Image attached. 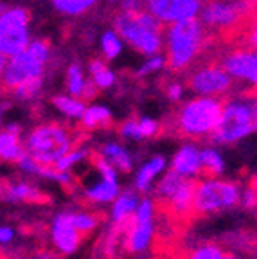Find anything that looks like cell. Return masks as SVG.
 Instances as JSON below:
<instances>
[{
    "mask_svg": "<svg viewBox=\"0 0 257 259\" xmlns=\"http://www.w3.org/2000/svg\"><path fill=\"white\" fill-rule=\"evenodd\" d=\"M99 157L106 158L108 162H112L113 166L117 169L121 171V173H130L133 167V155L126 150L124 146L119 144V142H105V144H101L96 151Z\"/></svg>",
    "mask_w": 257,
    "mask_h": 259,
    "instance_id": "44dd1931",
    "label": "cell"
},
{
    "mask_svg": "<svg viewBox=\"0 0 257 259\" xmlns=\"http://www.w3.org/2000/svg\"><path fill=\"white\" fill-rule=\"evenodd\" d=\"M139 124H141L144 139L155 137V135H158V132H160V124L151 117H139Z\"/></svg>",
    "mask_w": 257,
    "mask_h": 259,
    "instance_id": "74e56055",
    "label": "cell"
},
{
    "mask_svg": "<svg viewBox=\"0 0 257 259\" xmlns=\"http://www.w3.org/2000/svg\"><path fill=\"white\" fill-rule=\"evenodd\" d=\"M250 81H252V85H257V51H255V54H253V70H252Z\"/></svg>",
    "mask_w": 257,
    "mask_h": 259,
    "instance_id": "b9f144b4",
    "label": "cell"
},
{
    "mask_svg": "<svg viewBox=\"0 0 257 259\" xmlns=\"http://www.w3.org/2000/svg\"><path fill=\"white\" fill-rule=\"evenodd\" d=\"M9 259H20V257H9Z\"/></svg>",
    "mask_w": 257,
    "mask_h": 259,
    "instance_id": "7dc6e473",
    "label": "cell"
},
{
    "mask_svg": "<svg viewBox=\"0 0 257 259\" xmlns=\"http://www.w3.org/2000/svg\"><path fill=\"white\" fill-rule=\"evenodd\" d=\"M246 187H250V189L253 191V194L257 196V173H253L252 177H250V180H248V186ZM255 212H257V209H255Z\"/></svg>",
    "mask_w": 257,
    "mask_h": 259,
    "instance_id": "60d3db41",
    "label": "cell"
},
{
    "mask_svg": "<svg viewBox=\"0 0 257 259\" xmlns=\"http://www.w3.org/2000/svg\"><path fill=\"white\" fill-rule=\"evenodd\" d=\"M184 89H185V87L182 85L180 81H175V79L165 81V85H164L165 96H167L169 99H171V101H175V103L182 101V96H184Z\"/></svg>",
    "mask_w": 257,
    "mask_h": 259,
    "instance_id": "8d00e7d4",
    "label": "cell"
},
{
    "mask_svg": "<svg viewBox=\"0 0 257 259\" xmlns=\"http://www.w3.org/2000/svg\"><path fill=\"white\" fill-rule=\"evenodd\" d=\"M2 113H4V106L0 105V124H2Z\"/></svg>",
    "mask_w": 257,
    "mask_h": 259,
    "instance_id": "f6af8a7d",
    "label": "cell"
},
{
    "mask_svg": "<svg viewBox=\"0 0 257 259\" xmlns=\"http://www.w3.org/2000/svg\"><path fill=\"white\" fill-rule=\"evenodd\" d=\"M185 76V87L198 96H230L234 92V77L218 60V45L210 47Z\"/></svg>",
    "mask_w": 257,
    "mask_h": 259,
    "instance_id": "52a82bcc",
    "label": "cell"
},
{
    "mask_svg": "<svg viewBox=\"0 0 257 259\" xmlns=\"http://www.w3.org/2000/svg\"><path fill=\"white\" fill-rule=\"evenodd\" d=\"M38 259H53V255L47 254V252H44V254H40V257H38Z\"/></svg>",
    "mask_w": 257,
    "mask_h": 259,
    "instance_id": "ee69618b",
    "label": "cell"
},
{
    "mask_svg": "<svg viewBox=\"0 0 257 259\" xmlns=\"http://www.w3.org/2000/svg\"><path fill=\"white\" fill-rule=\"evenodd\" d=\"M89 72H90V79L94 81V85L99 90H108L113 87L115 83V72L106 65L105 60H92L89 63Z\"/></svg>",
    "mask_w": 257,
    "mask_h": 259,
    "instance_id": "484cf974",
    "label": "cell"
},
{
    "mask_svg": "<svg viewBox=\"0 0 257 259\" xmlns=\"http://www.w3.org/2000/svg\"><path fill=\"white\" fill-rule=\"evenodd\" d=\"M0 160H2V158H0Z\"/></svg>",
    "mask_w": 257,
    "mask_h": 259,
    "instance_id": "c3c4849f",
    "label": "cell"
},
{
    "mask_svg": "<svg viewBox=\"0 0 257 259\" xmlns=\"http://www.w3.org/2000/svg\"><path fill=\"white\" fill-rule=\"evenodd\" d=\"M164 67H165V56H162V54H153V56H148V61H144L142 67H139L137 76L139 77L151 76V74H157L158 70H162Z\"/></svg>",
    "mask_w": 257,
    "mask_h": 259,
    "instance_id": "836d02e7",
    "label": "cell"
},
{
    "mask_svg": "<svg viewBox=\"0 0 257 259\" xmlns=\"http://www.w3.org/2000/svg\"><path fill=\"white\" fill-rule=\"evenodd\" d=\"M227 96H198L177 110L173 132L189 141L210 139L220 124Z\"/></svg>",
    "mask_w": 257,
    "mask_h": 259,
    "instance_id": "3957f363",
    "label": "cell"
},
{
    "mask_svg": "<svg viewBox=\"0 0 257 259\" xmlns=\"http://www.w3.org/2000/svg\"><path fill=\"white\" fill-rule=\"evenodd\" d=\"M51 41L44 38L31 40V44L15 56L8 58L4 76L0 81V90L13 92L20 85L32 79L45 77L49 60H51Z\"/></svg>",
    "mask_w": 257,
    "mask_h": 259,
    "instance_id": "8992f818",
    "label": "cell"
},
{
    "mask_svg": "<svg viewBox=\"0 0 257 259\" xmlns=\"http://www.w3.org/2000/svg\"><path fill=\"white\" fill-rule=\"evenodd\" d=\"M201 166H203V177H220L225 169V162L218 150L203 148L201 150Z\"/></svg>",
    "mask_w": 257,
    "mask_h": 259,
    "instance_id": "83f0119b",
    "label": "cell"
},
{
    "mask_svg": "<svg viewBox=\"0 0 257 259\" xmlns=\"http://www.w3.org/2000/svg\"><path fill=\"white\" fill-rule=\"evenodd\" d=\"M65 89L70 96L79 97L83 101H90L97 96V87L90 77L84 76V70L79 63H70L65 72Z\"/></svg>",
    "mask_w": 257,
    "mask_h": 259,
    "instance_id": "9a60e30c",
    "label": "cell"
},
{
    "mask_svg": "<svg viewBox=\"0 0 257 259\" xmlns=\"http://www.w3.org/2000/svg\"><path fill=\"white\" fill-rule=\"evenodd\" d=\"M241 187L237 182L218 177H201L194 187V216H210L234 209L241 203Z\"/></svg>",
    "mask_w": 257,
    "mask_h": 259,
    "instance_id": "ba28073f",
    "label": "cell"
},
{
    "mask_svg": "<svg viewBox=\"0 0 257 259\" xmlns=\"http://www.w3.org/2000/svg\"><path fill=\"white\" fill-rule=\"evenodd\" d=\"M31 13L24 8H6L0 13V53L11 58L31 44Z\"/></svg>",
    "mask_w": 257,
    "mask_h": 259,
    "instance_id": "9c48e42d",
    "label": "cell"
},
{
    "mask_svg": "<svg viewBox=\"0 0 257 259\" xmlns=\"http://www.w3.org/2000/svg\"><path fill=\"white\" fill-rule=\"evenodd\" d=\"M53 106L56 110H60L67 119H72V121H79L83 117L84 110H87V101L79 99V97H74L70 94L67 96H54Z\"/></svg>",
    "mask_w": 257,
    "mask_h": 259,
    "instance_id": "cb8c5ba5",
    "label": "cell"
},
{
    "mask_svg": "<svg viewBox=\"0 0 257 259\" xmlns=\"http://www.w3.org/2000/svg\"><path fill=\"white\" fill-rule=\"evenodd\" d=\"M113 29L130 47L144 56L160 54L164 49L165 24H162L146 8L133 13L117 11L113 15Z\"/></svg>",
    "mask_w": 257,
    "mask_h": 259,
    "instance_id": "277c9868",
    "label": "cell"
},
{
    "mask_svg": "<svg viewBox=\"0 0 257 259\" xmlns=\"http://www.w3.org/2000/svg\"><path fill=\"white\" fill-rule=\"evenodd\" d=\"M194 187H196V180L185 178L184 184L164 203V207L171 212V216H175L177 220L194 218Z\"/></svg>",
    "mask_w": 257,
    "mask_h": 259,
    "instance_id": "5bb4252c",
    "label": "cell"
},
{
    "mask_svg": "<svg viewBox=\"0 0 257 259\" xmlns=\"http://www.w3.org/2000/svg\"><path fill=\"white\" fill-rule=\"evenodd\" d=\"M257 132V85L227 96L220 124L210 141L214 144H234Z\"/></svg>",
    "mask_w": 257,
    "mask_h": 259,
    "instance_id": "7a4b0ae2",
    "label": "cell"
},
{
    "mask_svg": "<svg viewBox=\"0 0 257 259\" xmlns=\"http://www.w3.org/2000/svg\"><path fill=\"white\" fill-rule=\"evenodd\" d=\"M139 203H141L139 193H135V191H121L117 194V198L112 202V209H110V218H112L113 225H126L137 212Z\"/></svg>",
    "mask_w": 257,
    "mask_h": 259,
    "instance_id": "ac0fdd59",
    "label": "cell"
},
{
    "mask_svg": "<svg viewBox=\"0 0 257 259\" xmlns=\"http://www.w3.org/2000/svg\"><path fill=\"white\" fill-rule=\"evenodd\" d=\"M97 0H53V6L58 13L67 16H77L83 13L90 11Z\"/></svg>",
    "mask_w": 257,
    "mask_h": 259,
    "instance_id": "f1b7e54d",
    "label": "cell"
},
{
    "mask_svg": "<svg viewBox=\"0 0 257 259\" xmlns=\"http://www.w3.org/2000/svg\"><path fill=\"white\" fill-rule=\"evenodd\" d=\"M121 193V186L119 182L113 180H106V178H99L94 184L84 187V198L89 200L94 205H106L112 203L117 198V194Z\"/></svg>",
    "mask_w": 257,
    "mask_h": 259,
    "instance_id": "d6986e66",
    "label": "cell"
},
{
    "mask_svg": "<svg viewBox=\"0 0 257 259\" xmlns=\"http://www.w3.org/2000/svg\"><path fill=\"white\" fill-rule=\"evenodd\" d=\"M112 112L103 105H90L84 110L83 117L79 119L81 130L94 132V130H105L112 126Z\"/></svg>",
    "mask_w": 257,
    "mask_h": 259,
    "instance_id": "7402d4cb",
    "label": "cell"
},
{
    "mask_svg": "<svg viewBox=\"0 0 257 259\" xmlns=\"http://www.w3.org/2000/svg\"><path fill=\"white\" fill-rule=\"evenodd\" d=\"M41 87H44V77L27 81V83H24V85H20L18 89L13 90V94H15L18 99H22V101H31V99H34V97L40 94Z\"/></svg>",
    "mask_w": 257,
    "mask_h": 259,
    "instance_id": "d6a6232c",
    "label": "cell"
},
{
    "mask_svg": "<svg viewBox=\"0 0 257 259\" xmlns=\"http://www.w3.org/2000/svg\"><path fill=\"white\" fill-rule=\"evenodd\" d=\"M119 134H121L122 139H128V141H142L144 139L141 124H139V119H126L119 126Z\"/></svg>",
    "mask_w": 257,
    "mask_h": 259,
    "instance_id": "e575fe53",
    "label": "cell"
},
{
    "mask_svg": "<svg viewBox=\"0 0 257 259\" xmlns=\"http://www.w3.org/2000/svg\"><path fill=\"white\" fill-rule=\"evenodd\" d=\"M92 162H94V167H96L97 175H99L101 178H106V180H113V182H119V173H121V171L117 169V167L113 166L112 162H108L106 158L99 157L97 153L92 155Z\"/></svg>",
    "mask_w": 257,
    "mask_h": 259,
    "instance_id": "1f68e13d",
    "label": "cell"
},
{
    "mask_svg": "<svg viewBox=\"0 0 257 259\" xmlns=\"http://www.w3.org/2000/svg\"><path fill=\"white\" fill-rule=\"evenodd\" d=\"M0 194L6 202H27V203H36L44 202L45 196L36 186H32L29 182H15V184H6Z\"/></svg>",
    "mask_w": 257,
    "mask_h": 259,
    "instance_id": "ffe728a7",
    "label": "cell"
},
{
    "mask_svg": "<svg viewBox=\"0 0 257 259\" xmlns=\"http://www.w3.org/2000/svg\"><path fill=\"white\" fill-rule=\"evenodd\" d=\"M70 216H72L74 227L83 236L94 232L99 225V216L90 212V210H74V212H70Z\"/></svg>",
    "mask_w": 257,
    "mask_h": 259,
    "instance_id": "4dcf8cb0",
    "label": "cell"
},
{
    "mask_svg": "<svg viewBox=\"0 0 257 259\" xmlns=\"http://www.w3.org/2000/svg\"><path fill=\"white\" fill-rule=\"evenodd\" d=\"M6 63H8V58L4 54L0 53V81H2V76H4V69H6Z\"/></svg>",
    "mask_w": 257,
    "mask_h": 259,
    "instance_id": "7bdbcfd3",
    "label": "cell"
},
{
    "mask_svg": "<svg viewBox=\"0 0 257 259\" xmlns=\"http://www.w3.org/2000/svg\"><path fill=\"white\" fill-rule=\"evenodd\" d=\"M15 239V231L11 227L2 225L0 227V245H9V243Z\"/></svg>",
    "mask_w": 257,
    "mask_h": 259,
    "instance_id": "ab89813d",
    "label": "cell"
},
{
    "mask_svg": "<svg viewBox=\"0 0 257 259\" xmlns=\"http://www.w3.org/2000/svg\"><path fill=\"white\" fill-rule=\"evenodd\" d=\"M90 151L87 150V148H83V146H74L72 150L67 151V153L63 155V157L60 158V160L54 164V167H56L58 171H72L76 166H79L81 162H84L87 158L90 157Z\"/></svg>",
    "mask_w": 257,
    "mask_h": 259,
    "instance_id": "f546056e",
    "label": "cell"
},
{
    "mask_svg": "<svg viewBox=\"0 0 257 259\" xmlns=\"http://www.w3.org/2000/svg\"><path fill=\"white\" fill-rule=\"evenodd\" d=\"M77 135L61 122H41L34 126L24 141L25 153L44 166H54L67 151L76 146Z\"/></svg>",
    "mask_w": 257,
    "mask_h": 259,
    "instance_id": "5b68a950",
    "label": "cell"
},
{
    "mask_svg": "<svg viewBox=\"0 0 257 259\" xmlns=\"http://www.w3.org/2000/svg\"><path fill=\"white\" fill-rule=\"evenodd\" d=\"M122 47H124V40L119 36V32L115 29L103 32V36H101V53H103L105 60L113 61L115 58H119V54L122 53Z\"/></svg>",
    "mask_w": 257,
    "mask_h": 259,
    "instance_id": "4316f807",
    "label": "cell"
},
{
    "mask_svg": "<svg viewBox=\"0 0 257 259\" xmlns=\"http://www.w3.org/2000/svg\"><path fill=\"white\" fill-rule=\"evenodd\" d=\"M144 8L167 25L196 18L203 8V0H144Z\"/></svg>",
    "mask_w": 257,
    "mask_h": 259,
    "instance_id": "8fae6325",
    "label": "cell"
},
{
    "mask_svg": "<svg viewBox=\"0 0 257 259\" xmlns=\"http://www.w3.org/2000/svg\"><path fill=\"white\" fill-rule=\"evenodd\" d=\"M165 166H167V160L162 155H155V157L148 158L135 173V180H133L135 191H139V193L151 191L155 180H158L165 171Z\"/></svg>",
    "mask_w": 257,
    "mask_h": 259,
    "instance_id": "2e32d148",
    "label": "cell"
},
{
    "mask_svg": "<svg viewBox=\"0 0 257 259\" xmlns=\"http://www.w3.org/2000/svg\"><path fill=\"white\" fill-rule=\"evenodd\" d=\"M49 234H51L53 247L63 255H70L77 252L81 245V238H83V234L74 227L70 210H65V212L54 216Z\"/></svg>",
    "mask_w": 257,
    "mask_h": 259,
    "instance_id": "7c38bea8",
    "label": "cell"
},
{
    "mask_svg": "<svg viewBox=\"0 0 257 259\" xmlns=\"http://www.w3.org/2000/svg\"><path fill=\"white\" fill-rule=\"evenodd\" d=\"M227 259H236V257H234V255H232V254H230V255H229V257H227Z\"/></svg>",
    "mask_w": 257,
    "mask_h": 259,
    "instance_id": "bcb514c9",
    "label": "cell"
},
{
    "mask_svg": "<svg viewBox=\"0 0 257 259\" xmlns=\"http://www.w3.org/2000/svg\"><path fill=\"white\" fill-rule=\"evenodd\" d=\"M171 169L178 175L191 180H198L203 177V166H201V150L194 142H185L180 150L171 158Z\"/></svg>",
    "mask_w": 257,
    "mask_h": 259,
    "instance_id": "4fadbf2b",
    "label": "cell"
},
{
    "mask_svg": "<svg viewBox=\"0 0 257 259\" xmlns=\"http://www.w3.org/2000/svg\"><path fill=\"white\" fill-rule=\"evenodd\" d=\"M144 9V0H121L119 2V11H141Z\"/></svg>",
    "mask_w": 257,
    "mask_h": 259,
    "instance_id": "f35d334b",
    "label": "cell"
},
{
    "mask_svg": "<svg viewBox=\"0 0 257 259\" xmlns=\"http://www.w3.org/2000/svg\"><path fill=\"white\" fill-rule=\"evenodd\" d=\"M22 132L18 124H9L0 130V158L6 162H18L25 153V146L22 141Z\"/></svg>",
    "mask_w": 257,
    "mask_h": 259,
    "instance_id": "e0dca14e",
    "label": "cell"
},
{
    "mask_svg": "<svg viewBox=\"0 0 257 259\" xmlns=\"http://www.w3.org/2000/svg\"><path fill=\"white\" fill-rule=\"evenodd\" d=\"M18 164V167H20L24 173L27 175H36V177H40V171H41V166L44 164H40L38 160H34V158L31 157L29 153H24L20 157V160L16 162Z\"/></svg>",
    "mask_w": 257,
    "mask_h": 259,
    "instance_id": "d590c367",
    "label": "cell"
},
{
    "mask_svg": "<svg viewBox=\"0 0 257 259\" xmlns=\"http://www.w3.org/2000/svg\"><path fill=\"white\" fill-rule=\"evenodd\" d=\"M184 180H185V177L178 175L177 171H173V169L164 171V173H162V177L157 180V186L153 187L155 198H157L158 202L164 205V203L175 194V191H177L178 187L184 184Z\"/></svg>",
    "mask_w": 257,
    "mask_h": 259,
    "instance_id": "603a6c76",
    "label": "cell"
},
{
    "mask_svg": "<svg viewBox=\"0 0 257 259\" xmlns=\"http://www.w3.org/2000/svg\"><path fill=\"white\" fill-rule=\"evenodd\" d=\"M155 239V202L141 198L139 209L126 223L122 234V247L128 254H144Z\"/></svg>",
    "mask_w": 257,
    "mask_h": 259,
    "instance_id": "30bf717a",
    "label": "cell"
},
{
    "mask_svg": "<svg viewBox=\"0 0 257 259\" xmlns=\"http://www.w3.org/2000/svg\"><path fill=\"white\" fill-rule=\"evenodd\" d=\"M229 252L225 248L218 245L214 241H203L198 243L194 247L187 248V250L182 254L180 259H227L229 257Z\"/></svg>",
    "mask_w": 257,
    "mask_h": 259,
    "instance_id": "d4e9b609",
    "label": "cell"
},
{
    "mask_svg": "<svg viewBox=\"0 0 257 259\" xmlns=\"http://www.w3.org/2000/svg\"><path fill=\"white\" fill-rule=\"evenodd\" d=\"M214 47L212 38L198 18L167 24L164 29L165 69L173 76H180Z\"/></svg>",
    "mask_w": 257,
    "mask_h": 259,
    "instance_id": "6da1fadb",
    "label": "cell"
}]
</instances>
